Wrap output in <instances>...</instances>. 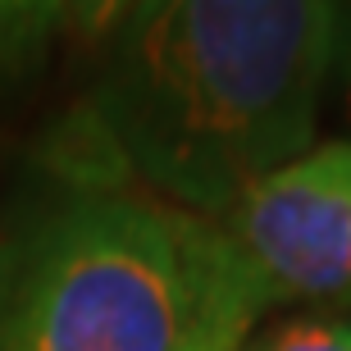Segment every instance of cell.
Wrapping results in <instances>:
<instances>
[{"label":"cell","instance_id":"277c9868","mask_svg":"<svg viewBox=\"0 0 351 351\" xmlns=\"http://www.w3.org/2000/svg\"><path fill=\"white\" fill-rule=\"evenodd\" d=\"M265 311H269V301H265L261 283L251 278V269L242 265V256H237V269L210 297L201 324L192 328V338H187L182 351H242Z\"/></svg>","mask_w":351,"mask_h":351},{"label":"cell","instance_id":"8992f818","mask_svg":"<svg viewBox=\"0 0 351 351\" xmlns=\"http://www.w3.org/2000/svg\"><path fill=\"white\" fill-rule=\"evenodd\" d=\"M160 0H64V32L87 51H110Z\"/></svg>","mask_w":351,"mask_h":351},{"label":"cell","instance_id":"7a4b0ae2","mask_svg":"<svg viewBox=\"0 0 351 351\" xmlns=\"http://www.w3.org/2000/svg\"><path fill=\"white\" fill-rule=\"evenodd\" d=\"M233 269L215 219L55 151L0 237V351H182Z\"/></svg>","mask_w":351,"mask_h":351},{"label":"cell","instance_id":"5b68a950","mask_svg":"<svg viewBox=\"0 0 351 351\" xmlns=\"http://www.w3.org/2000/svg\"><path fill=\"white\" fill-rule=\"evenodd\" d=\"M60 27L64 0H0V82L32 73Z\"/></svg>","mask_w":351,"mask_h":351},{"label":"cell","instance_id":"52a82bcc","mask_svg":"<svg viewBox=\"0 0 351 351\" xmlns=\"http://www.w3.org/2000/svg\"><path fill=\"white\" fill-rule=\"evenodd\" d=\"M242 351H351V311L287 319L278 328H265L261 338H247Z\"/></svg>","mask_w":351,"mask_h":351},{"label":"cell","instance_id":"6da1fadb","mask_svg":"<svg viewBox=\"0 0 351 351\" xmlns=\"http://www.w3.org/2000/svg\"><path fill=\"white\" fill-rule=\"evenodd\" d=\"M338 51L342 0H160L55 151L219 219L311 151Z\"/></svg>","mask_w":351,"mask_h":351},{"label":"cell","instance_id":"3957f363","mask_svg":"<svg viewBox=\"0 0 351 351\" xmlns=\"http://www.w3.org/2000/svg\"><path fill=\"white\" fill-rule=\"evenodd\" d=\"M269 306H351V142L311 146L215 219Z\"/></svg>","mask_w":351,"mask_h":351},{"label":"cell","instance_id":"ba28073f","mask_svg":"<svg viewBox=\"0 0 351 351\" xmlns=\"http://www.w3.org/2000/svg\"><path fill=\"white\" fill-rule=\"evenodd\" d=\"M338 55H347V105H351V0L342 5V51Z\"/></svg>","mask_w":351,"mask_h":351}]
</instances>
